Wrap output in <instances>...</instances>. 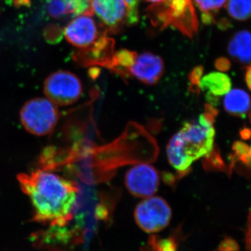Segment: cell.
Instances as JSON below:
<instances>
[{"instance_id":"6da1fadb","label":"cell","mask_w":251,"mask_h":251,"mask_svg":"<svg viewBox=\"0 0 251 251\" xmlns=\"http://www.w3.org/2000/svg\"><path fill=\"white\" fill-rule=\"evenodd\" d=\"M17 177L23 192L30 199L34 221L64 227L73 219L79 193L74 181L44 170Z\"/></svg>"},{"instance_id":"7a4b0ae2","label":"cell","mask_w":251,"mask_h":251,"mask_svg":"<svg viewBox=\"0 0 251 251\" xmlns=\"http://www.w3.org/2000/svg\"><path fill=\"white\" fill-rule=\"evenodd\" d=\"M217 110L208 105L205 113L186 122L167 147L170 164L180 173H186L195 161L207 156L214 150V117Z\"/></svg>"},{"instance_id":"3957f363","label":"cell","mask_w":251,"mask_h":251,"mask_svg":"<svg viewBox=\"0 0 251 251\" xmlns=\"http://www.w3.org/2000/svg\"><path fill=\"white\" fill-rule=\"evenodd\" d=\"M147 13L155 27L176 28L189 38L198 32L199 23L193 0H166L151 4Z\"/></svg>"},{"instance_id":"277c9868","label":"cell","mask_w":251,"mask_h":251,"mask_svg":"<svg viewBox=\"0 0 251 251\" xmlns=\"http://www.w3.org/2000/svg\"><path fill=\"white\" fill-rule=\"evenodd\" d=\"M59 118L57 105L43 97L27 100L20 111L21 125L28 133L36 136L50 134L58 123Z\"/></svg>"},{"instance_id":"5b68a950","label":"cell","mask_w":251,"mask_h":251,"mask_svg":"<svg viewBox=\"0 0 251 251\" xmlns=\"http://www.w3.org/2000/svg\"><path fill=\"white\" fill-rule=\"evenodd\" d=\"M92 8L108 35L120 32L139 20L138 11L130 9L124 0H92Z\"/></svg>"},{"instance_id":"8992f818","label":"cell","mask_w":251,"mask_h":251,"mask_svg":"<svg viewBox=\"0 0 251 251\" xmlns=\"http://www.w3.org/2000/svg\"><path fill=\"white\" fill-rule=\"evenodd\" d=\"M46 98L57 106H68L75 103L82 94V82L75 74L68 71H58L50 74L44 82Z\"/></svg>"},{"instance_id":"52a82bcc","label":"cell","mask_w":251,"mask_h":251,"mask_svg":"<svg viewBox=\"0 0 251 251\" xmlns=\"http://www.w3.org/2000/svg\"><path fill=\"white\" fill-rule=\"evenodd\" d=\"M134 217L137 225L144 232L156 233L166 228L171 223L172 209L163 198L151 196L136 206Z\"/></svg>"},{"instance_id":"ba28073f","label":"cell","mask_w":251,"mask_h":251,"mask_svg":"<svg viewBox=\"0 0 251 251\" xmlns=\"http://www.w3.org/2000/svg\"><path fill=\"white\" fill-rule=\"evenodd\" d=\"M92 16L90 14L75 16L63 31L68 42L78 50L90 47L100 36L108 34L100 23H97Z\"/></svg>"},{"instance_id":"9c48e42d","label":"cell","mask_w":251,"mask_h":251,"mask_svg":"<svg viewBox=\"0 0 251 251\" xmlns=\"http://www.w3.org/2000/svg\"><path fill=\"white\" fill-rule=\"evenodd\" d=\"M159 184L158 171L151 165H135L125 175L126 187L135 197H151L158 191Z\"/></svg>"},{"instance_id":"30bf717a","label":"cell","mask_w":251,"mask_h":251,"mask_svg":"<svg viewBox=\"0 0 251 251\" xmlns=\"http://www.w3.org/2000/svg\"><path fill=\"white\" fill-rule=\"evenodd\" d=\"M164 70V62L160 56L145 52L137 54L130 69L129 76L134 77L145 85H153L161 80Z\"/></svg>"},{"instance_id":"8fae6325","label":"cell","mask_w":251,"mask_h":251,"mask_svg":"<svg viewBox=\"0 0 251 251\" xmlns=\"http://www.w3.org/2000/svg\"><path fill=\"white\" fill-rule=\"evenodd\" d=\"M114 50V39L109 37L108 34H103L90 47L78 50L74 54V58L83 65H99L107 68L115 52Z\"/></svg>"},{"instance_id":"7c38bea8","label":"cell","mask_w":251,"mask_h":251,"mask_svg":"<svg viewBox=\"0 0 251 251\" xmlns=\"http://www.w3.org/2000/svg\"><path fill=\"white\" fill-rule=\"evenodd\" d=\"M232 82L228 75L221 72H211L201 77L198 88L205 92L211 105L217 103L218 97L228 93Z\"/></svg>"},{"instance_id":"4fadbf2b","label":"cell","mask_w":251,"mask_h":251,"mask_svg":"<svg viewBox=\"0 0 251 251\" xmlns=\"http://www.w3.org/2000/svg\"><path fill=\"white\" fill-rule=\"evenodd\" d=\"M227 50L229 55L237 62L248 64L251 62V31H237L229 41Z\"/></svg>"},{"instance_id":"5bb4252c","label":"cell","mask_w":251,"mask_h":251,"mask_svg":"<svg viewBox=\"0 0 251 251\" xmlns=\"http://www.w3.org/2000/svg\"><path fill=\"white\" fill-rule=\"evenodd\" d=\"M226 111L235 117H245L251 105V99L247 92L234 89L226 94L224 100Z\"/></svg>"},{"instance_id":"9a60e30c","label":"cell","mask_w":251,"mask_h":251,"mask_svg":"<svg viewBox=\"0 0 251 251\" xmlns=\"http://www.w3.org/2000/svg\"><path fill=\"white\" fill-rule=\"evenodd\" d=\"M137 54L134 51L126 49L120 50L114 52L107 68L122 77H130V69L135 62Z\"/></svg>"},{"instance_id":"2e32d148","label":"cell","mask_w":251,"mask_h":251,"mask_svg":"<svg viewBox=\"0 0 251 251\" xmlns=\"http://www.w3.org/2000/svg\"><path fill=\"white\" fill-rule=\"evenodd\" d=\"M227 0H193L198 9L202 12L201 19L205 25L216 22L215 14L226 6Z\"/></svg>"},{"instance_id":"e0dca14e","label":"cell","mask_w":251,"mask_h":251,"mask_svg":"<svg viewBox=\"0 0 251 251\" xmlns=\"http://www.w3.org/2000/svg\"><path fill=\"white\" fill-rule=\"evenodd\" d=\"M226 6L229 16L236 21H247L251 18V0H227Z\"/></svg>"},{"instance_id":"ac0fdd59","label":"cell","mask_w":251,"mask_h":251,"mask_svg":"<svg viewBox=\"0 0 251 251\" xmlns=\"http://www.w3.org/2000/svg\"><path fill=\"white\" fill-rule=\"evenodd\" d=\"M68 15L74 17L80 15H94L92 8V0H62Z\"/></svg>"},{"instance_id":"d6986e66","label":"cell","mask_w":251,"mask_h":251,"mask_svg":"<svg viewBox=\"0 0 251 251\" xmlns=\"http://www.w3.org/2000/svg\"><path fill=\"white\" fill-rule=\"evenodd\" d=\"M46 8L51 17L61 18L67 16V11L62 0H46Z\"/></svg>"},{"instance_id":"ffe728a7","label":"cell","mask_w":251,"mask_h":251,"mask_svg":"<svg viewBox=\"0 0 251 251\" xmlns=\"http://www.w3.org/2000/svg\"><path fill=\"white\" fill-rule=\"evenodd\" d=\"M206 168L211 169L219 170V171H226V165L222 158L220 156L218 150H213L212 151L206 158Z\"/></svg>"},{"instance_id":"44dd1931","label":"cell","mask_w":251,"mask_h":251,"mask_svg":"<svg viewBox=\"0 0 251 251\" xmlns=\"http://www.w3.org/2000/svg\"><path fill=\"white\" fill-rule=\"evenodd\" d=\"M203 74V68L202 67H197L193 69L190 75V80L192 82L193 85H196L198 87L200 80L202 77Z\"/></svg>"},{"instance_id":"7402d4cb","label":"cell","mask_w":251,"mask_h":251,"mask_svg":"<svg viewBox=\"0 0 251 251\" xmlns=\"http://www.w3.org/2000/svg\"><path fill=\"white\" fill-rule=\"evenodd\" d=\"M215 66L218 70L221 72H227L231 67V63L228 59L226 57H220L216 59Z\"/></svg>"},{"instance_id":"603a6c76","label":"cell","mask_w":251,"mask_h":251,"mask_svg":"<svg viewBox=\"0 0 251 251\" xmlns=\"http://www.w3.org/2000/svg\"><path fill=\"white\" fill-rule=\"evenodd\" d=\"M124 1L126 3L130 9H133V11H138V6L139 0H124Z\"/></svg>"},{"instance_id":"cb8c5ba5","label":"cell","mask_w":251,"mask_h":251,"mask_svg":"<svg viewBox=\"0 0 251 251\" xmlns=\"http://www.w3.org/2000/svg\"><path fill=\"white\" fill-rule=\"evenodd\" d=\"M245 78L248 87L251 90V65L247 67V71H246Z\"/></svg>"},{"instance_id":"d4e9b609","label":"cell","mask_w":251,"mask_h":251,"mask_svg":"<svg viewBox=\"0 0 251 251\" xmlns=\"http://www.w3.org/2000/svg\"><path fill=\"white\" fill-rule=\"evenodd\" d=\"M241 137L242 139L249 140L251 138V129L250 128H244L241 130L240 132Z\"/></svg>"},{"instance_id":"484cf974","label":"cell","mask_w":251,"mask_h":251,"mask_svg":"<svg viewBox=\"0 0 251 251\" xmlns=\"http://www.w3.org/2000/svg\"><path fill=\"white\" fill-rule=\"evenodd\" d=\"M144 1H147V2L151 3V4H161L166 0H144Z\"/></svg>"},{"instance_id":"4316f807","label":"cell","mask_w":251,"mask_h":251,"mask_svg":"<svg viewBox=\"0 0 251 251\" xmlns=\"http://www.w3.org/2000/svg\"><path fill=\"white\" fill-rule=\"evenodd\" d=\"M249 117H250V121L251 122V110L250 114H249Z\"/></svg>"}]
</instances>
